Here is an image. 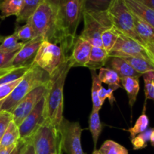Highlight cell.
Here are the masks:
<instances>
[{"label":"cell","mask_w":154,"mask_h":154,"mask_svg":"<svg viewBox=\"0 0 154 154\" xmlns=\"http://www.w3.org/2000/svg\"><path fill=\"white\" fill-rule=\"evenodd\" d=\"M22 78H20V79L17 80V81H14V82L3 84V85L0 86V105L11 93V92L13 91L14 89L15 88V87L17 85L18 83L20 81Z\"/></svg>","instance_id":"8d00e7d4"},{"label":"cell","mask_w":154,"mask_h":154,"mask_svg":"<svg viewBox=\"0 0 154 154\" xmlns=\"http://www.w3.org/2000/svg\"><path fill=\"white\" fill-rule=\"evenodd\" d=\"M43 41L41 37H36L33 40L24 44L23 47L15 55L11 67L31 66Z\"/></svg>","instance_id":"4fadbf2b"},{"label":"cell","mask_w":154,"mask_h":154,"mask_svg":"<svg viewBox=\"0 0 154 154\" xmlns=\"http://www.w3.org/2000/svg\"><path fill=\"white\" fill-rule=\"evenodd\" d=\"M43 1L44 0H23L20 13L17 17V23H26Z\"/></svg>","instance_id":"d4e9b609"},{"label":"cell","mask_w":154,"mask_h":154,"mask_svg":"<svg viewBox=\"0 0 154 154\" xmlns=\"http://www.w3.org/2000/svg\"><path fill=\"white\" fill-rule=\"evenodd\" d=\"M46 120L45 96L20 124V140L27 141Z\"/></svg>","instance_id":"30bf717a"},{"label":"cell","mask_w":154,"mask_h":154,"mask_svg":"<svg viewBox=\"0 0 154 154\" xmlns=\"http://www.w3.org/2000/svg\"><path fill=\"white\" fill-rule=\"evenodd\" d=\"M142 76L144 78L146 99L154 100V72H147Z\"/></svg>","instance_id":"e575fe53"},{"label":"cell","mask_w":154,"mask_h":154,"mask_svg":"<svg viewBox=\"0 0 154 154\" xmlns=\"http://www.w3.org/2000/svg\"><path fill=\"white\" fill-rule=\"evenodd\" d=\"M5 38V36L2 35H0V42H2L3 41V39Z\"/></svg>","instance_id":"7dc6e473"},{"label":"cell","mask_w":154,"mask_h":154,"mask_svg":"<svg viewBox=\"0 0 154 154\" xmlns=\"http://www.w3.org/2000/svg\"><path fill=\"white\" fill-rule=\"evenodd\" d=\"M3 1H4V0H0V4H1V3H2V2H3Z\"/></svg>","instance_id":"c3c4849f"},{"label":"cell","mask_w":154,"mask_h":154,"mask_svg":"<svg viewBox=\"0 0 154 154\" xmlns=\"http://www.w3.org/2000/svg\"><path fill=\"white\" fill-rule=\"evenodd\" d=\"M108 13L114 27L120 33L142 44L135 30L133 14L128 8L124 0H114Z\"/></svg>","instance_id":"ba28073f"},{"label":"cell","mask_w":154,"mask_h":154,"mask_svg":"<svg viewBox=\"0 0 154 154\" xmlns=\"http://www.w3.org/2000/svg\"><path fill=\"white\" fill-rule=\"evenodd\" d=\"M63 49L58 45L44 40L33 61V64L53 76L68 59Z\"/></svg>","instance_id":"52a82bcc"},{"label":"cell","mask_w":154,"mask_h":154,"mask_svg":"<svg viewBox=\"0 0 154 154\" xmlns=\"http://www.w3.org/2000/svg\"><path fill=\"white\" fill-rule=\"evenodd\" d=\"M23 0H4L0 4V18L5 19L10 16L17 17L22 9Z\"/></svg>","instance_id":"603a6c76"},{"label":"cell","mask_w":154,"mask_h":154,"mask_svg":"<svg viewBox=\"0 0 154 154\" xmlns=\"http://www.w3.org/2000/svg\"><path fill=\"white\" fill-rule=\"evenodd\" d=\"M72 66L69 57L64 64L53 76L50 77L48 90L45 95V117L56 128H58L63 120L65 81Z\"/></svg>","instance_id":"7a4b0ae2"},{"label":"cell","mask_w":154,"mask_h":154,"mask_svg":"<svg viewBox=\"0 0 154 154\" xmlns=\"http://www.w3.org/2000/svg\"><path fill=\"white\" fill-rule=\"evenodd\" d=\"M92 154H102V153H101L99 150H94V151L93 152V153Z\"/></svg>","instance_id":"bcb514c9"},{"label":"cell","mask_w":154,"mask_h":154,"mask_svg":"<svg viewBox=\"0 0 154 154\" xmlns=\"http://www.w3.org/2000/svg\"><path fill=\"white\" fill-rule=\"evenodd\" d=\"M130 11L137 17L141 18L154 28V10L135 1V0H124Z\"/></svg>","instance_id":"9a60e30c"},{"label":"cell","mask_w":154,"mask_h":154,"mask_svg":"<svg viewBox=\"0 0 154 154\" xmlns=\"http://www.w3.org/2000/svg\"><path fill=\"white\" fill-rule=\"evenodd\" d=\"M22 154H35L34 149H33V147L31 144V143L29 142V141H26Z\"/></svg>","instance_id":"b9f144b4"},{"label":"cell","mask_w":154,"mask_h":154,"mask_svg":"<svg viewBox=\"0 0 154 154\" xmlns=\"http://www.w3.org/2000/svg\"><path fill=\"white\" fill-rule=\"evenodd\" d=\"M27 141L32 145L35 154L62 153L58 128L47 120Z\"/></svg>","instance_id":"8992f818"},{"label":"cell","mask_w":154,"mask_h":154,"mask_svg":"<svg viewBox=\"0 0 154 154\" xmlns=\"http://www.w3.org/2000/svg\"><path fill=\"white\" fill-rule=\"evenodd\" d=\"M118 57L125 60L134 70L136 71L140 75H143L147 72H154V64L150 59L126 55L119 56Z\"/></svg>","instance_id":"e0dca14e"},{"label":"cell","mask_w":154,"mask_h":154,"mask_svg":"<svg viewBox=\"0 0 154 154\" xmlns=\"http://www.w3.org/2000/svg\"><path fill=\"white\" fill-rule=\"evenodd\" d=\"M110 69L117 72L120 78L126 77H136L140 78L142 76L134 70L125 60L118 57H109L108 62Z\"/></svg>","instance_id":"2e32d148"},{"label":"cell","mask_w":154,"mask_h":154,"mask_svg":"<svg viewBox=\"0 0 154 154\" xmlns=\"http://www.w3.org/2000/svg\"><path fill=\"white\" fill-rule=\"evenodd\" d=\"M25 144H26V141L20 140V141L17 142V144L16 147H14V149L12 150V152L10 154H22L23 150V148H24V146H25Z\"/></svg>","instance_id":"60d3db41"},{"label":"cell","mask_w":154,"mask_h":154,"mask_svg":"<svg viewBox=\"0 0 154 154\" xmlns=\"http://www.w3.org/2000/svg\"><path fill=\"white\" fill-rule=\"evenodd\" d=\"M115 90L112 88H108L106 89L103 87V86H101L99 90V100H100L101 103L103 105L104 102H105V99H108L109 100L111 105H113L114 102H115V98L114 96V92Z\"/></svg>","instance_id":"f35d334b"},{"label":"cell","mask_w":154,"mask_h":154,"mask_svg":"<svg viewBox=\"0 0 154 154\" xmlns=\"http://www.w3.org/2000/svg\"><path fill=\"white\" fill-rule=\"evenodd\" d=\"M153 130V129H147L144 132L136 135L135 138L131 139L134 150H141V149L145 148L147 147V143L150 141V135H151Z\"/></svg>","instance_id":"836d02e7"},{"label":"cell","mask_w":154,"mask_h":154,"mask_svg":"<svg viewBox=\"0 0 154 154\" xmlns=\"http://www.w3.org/2000/svg\"><path fill=\"white\" fill-rule=\"evenodd\" d=\"M114 0H84V11H108Z\"/></svg>","instance_id":"f1b7e54d"},{"label":"cell","mask_w":154,"mask_h":154,"mask_svg":"<svg viewBox=\"0 0 154 154\" xmlns=\"http://www.w3.org/2000/svg\"><path fill=\"white\" fill-rule=\"evenodd\" d=\"M50 76L38 66L32 64L10 95L0 105V111L11 112L16 105L33 90L46 84Z\"/></svg>","instance_id":"277c9868"},{"label":"cell","mask_w":154,"mask_h":154,"mask_svg":"<svg viewBox=\"0 0 154 154\" xmlns=\"http://www.w3.org/2000/svg\"><path fill=\"white\" fill-rule=\"evenodd\" d=\"M27 22L38 37L58 45L57 7L52 0H44Z\"/></svg>","instance_id":"3957f363"},{"label":"cell","mask_w":154,"mask_h":154,"mask_svg":"<svg viewBox=\"0 0 154 154\" xmlns=\"http://www.w3.org/2000/svg\"><path fill=\"white\" fill-rule=\"evenodd\" d=\"M98 78L102 84H107L110 88L114 89V90L122 87L118 74L110 68H101L98 74Z\"/></svg>","instance_id":"44dd1931"},{"label":"cell","mask_w":154,"mask_h":154,"mask_svg":"<svg viewBox=\"0 0 154 154\" xmlns=\"http://www.w3.org/2000/svg\"><path fill=\"white\" fill-rule=\"evenodd\" d=\"M20 141V132L19 127L16 123L12 120L8 126L7 129L5 132L1 141H0V149L16 144Z\"/></svg>","instance_id":"cb8c5ba5"},{"label":"cell","mask_w":154,"mask_h":154,"mask_svg":"<svg viewBox=\"0 0 154 154\" xmlns=\"http://www.w3.org/2000/svg\"><path fill=\"white\" fill-rule=\"evenodd\" d=\"M149 59L154 64V42H148L143 45Z\"/></svg>","instance_id":"ab89813d"},{"label":"cell","mask_w":154,"mask_h":154,"mask_svg":"<svg viewBox=\"0 0 154 154\" xmlns=\"http://www.w3.org/2000/svg\"><path fill=\"white\" fill-rule=\"evenodd\" d=\"M16 144H13L11 146H9V147H5V148L0 149V154H10L12 152V150L14 149V147H16Z\"/></svg>","instance_id":"ee69618b"},{"label":"cell","mask_w":154,"mask_h":154,"mask_svg":"<svg viewBox=\"0 0 154 154\" xmlns=\"http://www.w3.org/2000/svg\"><path fill=\"white\" fill-rule=\"evenodd\" d=\"M133 14L135 30L142 42V45L148 42H154V28L141 18Z\"/></svg>","instance_id":"d6986e66"},{"label":"cell","mask_w":154,"mask_h":154,"mask_svg":"<svg viewBox=\"0 0 154 154\" xmlns=\"http://www.w3.org/2000/svg\"><path fill=\"white\" fill-rule=\"evenodd\" d=\"M149 126V118L145 113H143L141 116L138 118L135 122V125L132 127L128 129V132L130 134L131 139L135 138L136 135L142 133L146 131Z\"/></svg>","instance_id":"d6a6232c"},{"label":"cell","mask_w":154,"mask_h":154,"mask_svg":"<svg viewBox=\"0 0 154 154\" xmlns=\"http://www.w3.org/2000/svg\"><path fill=\"white\" fill-rule=\"evenodd\" d=\"M54 154H62V153H54Z\"/></svg>","instance_id":"f907efd6"},{"label":"cell","mask_w":154,"mask_h":154,"mask_svg":"<svg viewBox=\"0 0 154 154\" xmlns=\"http://www.w3.org/2000/svg\"><path fill=\"white\" fill-rule=\"evenodd\" d=\"M89 128L93 137L95 150H96V147L97 145L98 140L102 131V123L100 120L99 111H92L89 118Z\"/></svg>","instance_id":"484cf974"},{"label":"cell","mask_w":154,"mask_h":154,"mask_svg":"<svg viewBox=\"0 0 154 154\" xmlns=\"http://www.w3.org/2000/svg\"><path fill=\"white\" fill-rule=\"evenodd\" d=\"M17 52L7 53L0 51V70L8 69L11 66L12 61Z\"/></svg>","instance_id":"74e56055"},{"label":"cell","mask_w":154,"mask_h":154,"mask_svg":"<svg viewBox=\"0 0 154 154\" xmlns=\"http://www.w3.org/2000/svg\"><path fill=\"white\" fill-rule=\"evenodd\" d=\"M154 10V0H135Z\"/></svg>","instance_id":"7bdbcfd3"},{"label":"cell","mask_w":154,"mask_h":154,"mask_svg":"<svg viewBox=\"0 0 154 154\" xmlns=\"http://www.w3.org/2000/svg\"><path fill=\"white\" fill-rule=\"evenodd\" d=\"M150 143H151L152 145L154 147V129L153 130V132H152L151 135H150Z\"/></svg>","instance_id":"f6af8a7d"},{"label":"cell","mask_w":154,"mask_h":154,"mask_svg":"<svg viewBox=\"0 0 154 154\" xmlns=\"http://www.w3.org/2000/svg\"><path fill=\"white\" fill-rule=\"evenodd\" d=\"M99 150L102 154H129L126 147L112 140L105 141Z\"/></svg>","instance_id":"1f68e13d"},{"label":"cell","mask_w":154,"mask_h":154,"mask_svg":"<svg viewBox=\"0 0 154 154\" xmlns=\"http://www.w3.org/2000/svg\"><path fill=\"white\" fill-rule=\"evenodd\" d=\"M29 68L30 66H21L16 68L10 67L8 69H3L0 75V86L14 82L23 78Z\"/></svg>","instance_id":"7402d4cb"},{"label":"cell","mask_w":154,"mask_h":154,"mask_svg":"<svg viewBox=\"0 0 154 154\" xmlns=\"http://www.w3.org/2000/svg\"><path fill=\"white\" fill-rule=\"evenodd\" d=\"M92 75V101H93V111H99L102 107V104L101 103L99 98V90L102 86V83L99 80L98 74L96 71L90 70Z\"/></svg>","instance_id":"f546056e"},{"label":"cell","mask_w":154,"mask_h":154,"mask_svg":"<svg viewBox=\"0 0 154 154\" xmlns=\"http://www.w3.org/2000/svg\"><path fill=\"white\" fill-rule=\"evenodd\" d=\"M119 35H120V32L114 26L104 31L101 35L102 48L107 52H111L118 39Z\"/></svg>","instance_id":"4316f807"},{"label":"cell","mask_w":154,"mask_h":154,"mask_svg":"<svg viewBox=\"0 0 154 154\" xmlns=\"http://www.w3.org/2000/svg\"><path fill=\"white\" fill-rule=\"evenodd\" d=\"M62 151L66 154H86L81 146L83 129L79 122H72L63 118L58 127Z\"/></svg>","instance_id":"9c48e42d"},{"label":"cell","mask_w":154,"mask_h":154,"mask_svg":"<svg viewBox=\"0 0 154 154\" xmlns=\"http://www.w3.org/2000/svg\"><path fill=\"white\" fill-rule=\"evenodd\" d=\"M14 33L16 35L20 42H23V43L30 42L38 37L32 26L28 22L26 23L23 26H16Z\"/></svg>","instance_id":"4dcf8cb0"},{"label":"cell","mask_w":154,"mask_h":154,"mask_svg":"<svg viewBox=\"0 0 154 154\" xmlns=\"http://www.w3.org/2000/svg\"><path fill=\"white\" fill-rule=\"evenodd\" d=\"M109 59V53L107 52L103 48L92 47L90 60L86 67L90 70L96 71L100 69L107 64Z\"/></svg>","instance_id":"ac0fdd59"},{"label":"cell","mask_w":154,"mask_h":154,"mask_svg":"<svg viewBox=\"0 0 154 154\" xmlns=\"http://www.w3.org/2000/svg\"><path fill=\"white\" fill-rule=\"evenodd\" d=\"M91 44L78 35L69 56L70 65L72 67H86L90 60L92 49Z\"/></svg>","instance_id":"5bb4252c"},{"label":"cell","mask_w":154,"mask_h":154,"mask_svg":"<svg viewBox=\"0 0 154 154\" xmlns=\"http://www.w3.org/2000/svg\"><path fill=\"white\" fill-rule=\"evenodd\" d=\"M121 85L127 93L129 98V104L131 108H132L135 103L140 90L139 78L136 77H126L120 78Z\"/></svg>","instance_id":"ffe728a7"},{"label":"cell","mask_w":154,"mask_h":154,"mask_svg":"<svg viewBox=\"0 0 154 154\" xmlns=\"http://www.w3.org/2000/svg\"><path fill=\"white\" fill-rule=\"evenodd\" d=\"M56 5L58 45L67 57L77 40V30L83 17L84 0H52Z\"/></svg>","instance_id":"6da1fadb"},{"label":"cell","mask_w":154,"mask_h":154,"mask_svg":"<svg viewBox=\"0 0 154 154\" xmlns=\"http://www.w3.org/2000/svg\"><path fill=\"white\" fill-rule=\"evenodd\" d=\"M12 120L13 116L11 113L8 111H0V141Z\"/></svg>","instance_id":"d590c367"},{"label":"cell","mask_w":154,"mask_h":154,"mask_svg":"<svg viewBox=\"0 0 154 154\" xmlns=\"http://www.w3.org/2000/svg\"><path fill=\"white\" fill-rule=\"evenodd\" d=\"M48 84L37 87L25 96L14 108L11 111L13 116V121L17 126H20L26 117L32 111L35 107L46 95Z\"/></svg>","instance_id":"8fae6325"},{"label":"cell","mask_w":154,"mask_h":154,"mask_svg":"<svg viewBox=\"0 0 154 154\" xmlns=\"http://www.w3.org/2000/svg\"><path fill=\"white\" fill-rule=\"evenodd\" d=\"M83 19L84 29L79 36L90 42L93 47L102 48L101 35L114 26L108 11H84Z\"/></svg>","instance_id":"5b68a950"},{"label":"cell","mask_w":154,"mask_h":154,"mask_svg":"<svg viewBox=\"0 0 154 154\" xmlns=\"http://www.w3.org/2000/svg\"><path fill=\"white\" fill-rule=\"evenodd\" d=\"M122 55L141 57L149 59L142 44L120 32L115 45L109 53V57H119Z\"/></svg>","instance_id":"7c38bea8"},{"label":"cell","mask_w":154,"mask_h":154,"mask_svg":"<svg viewBox=\"0 0 154 154\" xmlns=\"http://www.w3.org/2000/svg\"><path fill=\"white\" fill-rule=\"evenodd\" d=\"M2 70H0V75H1V74H2Z\"/></svg>","instance_id":"681fc988"},{"label":"cell","mask_w":154,"mask_h":154,"mask_svg":"<svg viewBox=\"0 0 154 154\" xmlns=\"http://www.w3.org/2000/svg\"><path fill=\"white\" fill-rule=\"evenodd\" d=\"M24 44L20 42L16 35L13 33L11 35L5 37L0 44V51L7 53L18 52L23 47Z\"/></svg>","instance_id":"83f0119b"}]
</instances>
